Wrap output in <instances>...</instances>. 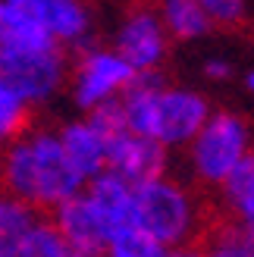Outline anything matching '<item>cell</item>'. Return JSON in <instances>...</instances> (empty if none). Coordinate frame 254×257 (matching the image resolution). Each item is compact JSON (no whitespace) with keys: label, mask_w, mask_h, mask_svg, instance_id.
I'll return each mask as SVG.
<instances>
[{"label":"cell","mask_w":254,"mask_h":257,"mask_svg":"<svg viewBox=\"0 0 254 257\" xmlns=\"http://www.w3.org/2000/svg\"><path fill=\"white\" fill-rule=\"evenodd\" d=\"M0 188L29 201L38 210H54L72 198L85 179L72 170L57 128H29L0 148Z\"/></svg>","instance_id":"obj_1"},{"label":"cell","mask_w":254,"mask_h":257,"mask_svg":"<svg viewBox=\"0 0 254 257\" xmlns=\"http://www.w3.org/2000/svg\"><path fill=\"white\" fill-rule=\"evenodd\" d=\"M125 128L160 141L163 148H185L207 119V97L185 85H167L160 69L135 72V79L119 94Z\"/></svg>","instance_id":"obj_2"},{"label":"cell","mask_w":254,"mask_h":257,"mask_svg":"<svg viewBox=\"0 0 254 257\" xmlns=\"http://www.w3.org/2000/svg\"><path fill=\"white\" fill-rule=\"evenodd\" d=\"M132 220L170 251L195 245L204 232V213L195 191L167 173L132 185Z\"/></svg>","instance_id":"obj_3"},{"label":"cell","mask_w":254,"mask_h":257,"mask_svg":"<svg viewBox=\"0 0 254 257\" xmlns=\"http://www.w3.org/2000/svg\"><path fill=\"white\" fill-rule=\"evenodd\" d=\"M69 50L63 44L16 47L0 44V79L29 107L50 104L69 79Z\"/></svg>","instance_id":"obj_4"},{"label":"cell","mask_w":254,"mask_h":257,"mask_svg":"<svg viewBox=\"0 0 254 257\" xmlns=\"http://www.w3.org/2000/svg\"><path fill=\"white\" fill-rule=\"evenodd\" d=\"M188 166L201 185L217 188L226 173L251 151L248 122L229 110H210L207 119L188 141Z\"/></svg>","instance_id":"obj_5"},{"label":"cell","mask_w":254,"mask_h":257,"mask_svg":"<svg viewBox=\"0 0 254 257\" xmlns=\"http://www.w3.org/2000/svg\"><path fill=\"white\" fill-rule=\"evenodd\" d=\"M135 79V69L125 63L113 47L88 44L79 50V57L69 63V94L72 104L82 113L94 110L104 100H113L125 91V85Z\"/></svg>","instance_id":"obj_6"},{"label":"cell","mask_w":254,"mask_h":257,"mask_svg":"<svg viewBox=\"0 0 254 257\" xmlns=\"http://www.w3.org/2000/svg\"><path fill=\"white\" fill-rule=\"evenodd\" d=\"M170 32L163 29L160 13L154 7H135L122 16L113 35V50L135 72H154L170 54Z\"/></svg>","instance_id":"obj_7"},{"label":"cell","mask_w":254,"mask_h":257,"mask_svg":"<svg viewBox=\"0 0 254 257\" xmlns=\"http://www.w3.org/2000/svg\"><path fill=\"white\" fill-rule=\"evenodd\" d=\"M7 4L41 22L66 50L94 44V19L85 0H7Z\"/></svg>","instance_id":"obj_8"},{"label":"cell","mask_w":254,"mask_h":257,"mask_svg":"<svg viewBox=\"0 0 254 257\" xmlns=\"http://www.w3.org/2000/svg\"><path fill=\"white\" fill-rule=\"evenodd\" d=\"M107 170L122 176L129 185H138L170 170V148L132 128H122L107 141Z\"/></svg>","instance_id":"obj_9"},{"label":"cell","mask_w":254,"mask_h":257,"mask_svg":"<svg viewBox=\"0 0 254 257\" xmlns=\"http://www.w3.org/2000/svg\"><path fill=\"white\" fill-rule=\"evenodd\" d=\"M50 220H54L57 229L63 232L72 257H104L107 254L104 220H100V213L91 204V198L85 195V188H79L72 198L60 201L57 207L50 210Z\"/></svg>","instance_id":"obj_10"},{"label":"cell","mask_w":254,"mask_h":257,"mask_svg":"<svg viewBox=\"0 0 254 257\" xmlns=\"http://www.w3.org/2000/svg\"><path fill=\"white\" fill-rule=\"evenodd\" d=\"M57 135H60V145L66 151L72 170L82 179H91L100 170H107V135L88 116L66 122L63 128H57Z\"/></svg>","instance_id":"obj_11"},{"label":"cell","mask_w":254,"mask_h":257,"mask_svg":"<svg viewBox=\"0 0 254 257\" xmlns=\"http://www.w3.org/2000/svg\"><path fill=\"white\" fill-rule=\"evenodd\" d=\"M217 191H220V204L229 213V220L242 223L254 235V151H248L226 173V179L217 185Z\"/></svg>","instance_id":"obj_12"},{"label":"cell","mask_w":254,"mask_h":257,"mask_svg":"<svg viewBox=\"0 0 254 257\" xmlns=\"http://www.w3.org/2000/svg\"><path fill=\"white\" fill-rule=\"evenodd\" d=\"M41 213L47 210H38L29 201L0 188V257H19L25 235H29V229L38 223Z\"/></svg>","instance_id":"obj_13"},{"label":"cell","mask_w":254,"mask_h":257,"mask_svg":"<svg viewBox=\"0 0 254 257\" xmlns=\"http://www.w3.org/2000/svg\"><path fill=\"white\" fill-rule=\"evenodd\" d=\"M157 13H160L163 29L176 41H198L213 29L201 0H157Z\"/></svg>","instance_id":"obj_14"},{"label":"cell","mask_w":254,"mask_h":257,"mask_svg":"<svg viewBox=\"0 0 254 257\" xmlns=\"http://www.w3.org/2000/svg\"><path fill=\"white\" fill-rule=\"evenodd\" d=\"M201 241H204V251L213 257H254V235L229 216L201 232Z\"/></svg>","instance_id":"obj_15"},{"label":"cell","mask_w":254,"mask_h":257,"mask_svg":"<svg viewBox=\"0 0 254 257\" xmlns=\"http://www.w3.org/2000/svg\"><path fill=\"white\" fill-rule=\"evenodd\" d=\"M107 254L110 257H170L173 251L163 248L154 235H148L145 229L132 220V223H125L122 229H116V232L110 235Z\"/></svg>","instance_id":"obj_16"},{"label":"cell","mask_w":254,"mask_h":257,"mask_svg":"<svg viewBox=\"0 0 254 257\" xmlns=\"http://www.w3.org/2000/svg\"><path fill=\"white\" fill-rule=\"evenodd\" d=\"M19 257H72L66 238H63V232L57 229V223L50 220V213H41L38 223L29 229Z\"/></svg>","instance_id":"obj_17"},{"label":"cell","mask_w":254,"mask_h":257,"mask_svg":"<svg viewBox=\"0 0 254 257\" xmlns=\"http://www.w3.org/2000/svg\"><path fill=\"white\" fill-rule=\"evenodd\" d=\"M29 113H32V107L0 79V148L29 125Z\"/></svg>","instance_id":"obj_18"},{"label":"cell","mask_w":254,"mask_h":257,"mask_svg":"<svg viewBox=\"0 0 254 257\" xmlns=\"http://www.w3.org/2000/svg\"><path fill=\"white\" fill-rule=\"evenodd\" d=\"M213 25H238L248 19L245 0H201Z\"/></svg>","instance_id":"obj_19"},{"label":"cell","mask_w":254,"mask_h":257,"mask_svg":"<svg viewBox=\"0 0 254 257\" xmlns=\"http://www.w3.org/2000/svg\"><path fill=\"white\" fill-rule=\"evenodd\" d=\"M201 72H204L210 82H226L232 75V63L223 60V57H210V60L201 63Z\"/></svg>","instance_id":"obj_20"},{"label":"cell","mask_w":254,"mask_h":257,"mask_svg":"<svg viewBox=\"0 0 254 257\" xmlns=\"http://www.w3.org/2000/svg\"><path fill=\"white\" fill-rule=\"evenodd\" d=\"M245 85H248V91H251V94H254V69H251V72H248V75H245Z\"/></svg>","instance_id":"obj_21"},{"label":"cell","mask_w":254,"mask_h":257,"mask_svg":"<svg viewBox=\"0 0 254 257\" xmlns=\"http://www.w3.org/2000/svg\"><path fill=\"white\" fill-rule=\"evenodd\" d=\"M245 10H248V16H254V0H245Z\"/></svg>","instance_id":"obj_22"}]
</instances>
